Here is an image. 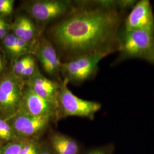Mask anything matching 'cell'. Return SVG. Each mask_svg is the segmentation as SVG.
Returning a JSON list of instances; mask_svg holds the SVG:
<instances>
[{
	"mask_svg": "<svg viewBox=\"0 0 154 154\" xmlns=\"http://www.w3.org/2000/svg\"><path fill=\"white\" fill-rule=\"evenodd\" d=\"M125 0L81 1L49 30V39L66 61L118 50V35L126 15Z\"/></svg>",
	"mask_w": 154,
	"mask_h": 154,
	"instance_id": "cell-1",
	"label": "cell"
},
{
	"mask_svg": "<svg viewBox=\"0 0 154 154\" xmlns=\"http://www.w3.org/2000/svg\"><path fill=\"white\" fill-rule=\"evenodd\" d=\"M117 52L113 66L130 59H140L154 65V33L121 28Z\"/></svg>",
	"mask_w": 154,
	"mask_h": 154,
	"instance_id": "cell-2",
	"label": "cell"
},
{
	"mask_svg": "<svg viewBox=\"0 0 154 154\" xmlns=\"http://www.w3.org/2000/svg\"><path fill=\"white\" fill-rule=\"evenodd\" d=\"M68 82L63 79L58 96L59 118L78 116L93 120L95 114L100 110L102 105L97 102L78 97L67 86Z\"/></svg>",
	"mask_w": 154,
	"mask_h": 154,
	"instance_id": "cell-3",
	"label": "cell"
},
{
	"mask_svg": "<svg viewBox=\"0 0 154 154\" xmlns=\"http://www.w3.org/2000/svg\"><path fill=\"white\" fill-rule=\"evenodd\" d=\"M107 55L90 54L62 62L61 75L68 83L81 84L94 78L98 72L99 62Z\"/></svg>",
	"mask_w": 154,
	"mask_h": 154,
	"instance_id": "cell-4",
	"label": "cell"
},
{
	"mask_svg": "<svg viewBox=\"0 0 154 154\" xmlns=\"http://www.w3.org/2000/svg\"><path fill=\"white\" fill-rule=\"evenodd\" d=\"M25 81L11 70L0 78V118L9 119L18 111Z\"/></svg>",
	"mask_w": 154,
	"mask_h": 154,
	"instance_id": "cell-5",
	"label": "cell"
},
{
	"mask_svg": "<svg viewBox=\"0 0 154 154\" xmlns=\"http://www.w3.org/2000/svg\"><path fill=\"white\" fill-rule=\"evenodd\" d=\"M73 5L74 2L67 0H35L26 1L23 7L33 21L46 24L65 16Z\"/></svg>",
	"mask_w": 154,
	"mask_h": 154,
	"instance_id": "cell-6",
	"label": "cell"
},
{
	"mask_svg": "<svg viewBox=\"0 0 154 154\" xmlns=\"http://www.w3.org/2000/svg\"><path fill=\"white\" fill-rule=\"evenodd\" d=\"M8 121L17 136L24 140H35L54 121L49 117L30 116L20 112H17Z\"/></svg>",
	"mask_w": 154,
	"mask_h": 154,
	"instance_id": "cell-7",
	"label": "cell"
},
{
	"mask_svg": "<svg viewBox=\"0 0 154 154\" xmlns=\"http://www.w3.org/2000/svg\"><path fill=\"white\" fill-rule=\"evenodd\" d=\"M121 28L154 33V14L151 2L148 0L137 1L125 17Z\"/></svg>",
	"mask_w": 154,
	"mask_h": 154,
	"instance_id": "cell-8",
	"label": "cell"
},
{
	"mask_svg": "<svg viewBox=\"0 0 154 154\" xmlns=\"http://www.w3.org/2000/svg\"><path fill=\"white\" fill-rule=\"evenodd\" d=\"M17 112L30 116H47L54 121L59 119L58 110L49 102L35 93L26 85L23 88L22 99Z\"/></svg>",
	"mask_w": 154,
	"mask_h": 154,
	"instance_id": "cell-9",
	"label": "cell"
},
{
	"mask_svg": "<svg viewBox=\"0 0 154 154\" xmlns=\"http://www.w3.org/2000/svg\"><path fill=\"white\" fill-rule=\"evenodd\" d=\"M32 54L37 58L47 74L59 77L62 62L57 50L49 39L44 36L39 37L34 45Z\"/></svg>",
	"mask_w": 154,
	"mask_h": 154,
	"instance_id": "cell-10",
	"label": "cell"
},
{
	"mask_svg": "<svg viewBox=\"0 0 154 154\" xmlns=\"http://www.w3.org/2000/svg\"><path fill=\"white\" fill-rule=\"evenodd\" d=\"M61 81L51 80L45 77L40 72L38 67L33 76L26 81L25 83L35 93L49 102L58 110V96Z\"/></svg>",
	"mask_w": 154,
	"mask_h": 154,
	"instance_id": "cell-11",
	"label": "cell"
},
{
	"mask_svg": "<svg viewBox=\"0 0 154 154\" xmlns=\"http://www.w3.org/2000/svg\"><path fill=\"white\" fill-rule=\"evenodd\" d=\"M10 25L11 33L29 44L34 45L40 37L35 23L28 15L17 16Z\"/></svg>",
	"mask_w": 154,
	"mask_h": 154,
	"instance_id": "cell-12",
	"label": "cell"
},
{
	"mask_svg": "<svg viewBox=\"0 0 154 154\" xmlns=\"http://www.w3.org/2000/svg\"><path fill=\"white\" fill-rule=\"evenodd\" d=\"M50 143L55 154H78L79 151V144L75 139L60 132L52 134Z\"/></svg>",
	"mask_w": 154,
	"mask_h": 154,
	"instance_id": "cell-13",
	"label": "cell"
},
{
	"mask_svg": "<svg viewBox=\"0 0 154 154\" xmlns=\"http://www.w3.org/2000/svg\"><path fill=\"white\" fill-rule=\"evenodd\" d=\"M19 139H21L17 136L8 119L0 118V142L5 144Z\"/></svg>",
	"mask_w": 154,
	"mask_h": 154,
	"instance_id": "cell-14",
	"label": "cell"
},
{
	"mask_svg": "<svg viewBox=\"0 0 154 154\" xmlns=\"http://www.w3.org/2000/svg\"><path fill=\"white\" fill-rule=\"evenodd\" d=\"M4 52L11 59L12 63L16 60L17 37L9 33L2 41Z\"/></svg>",
	"mask_w": 154,
	"mask_h": 154,
	"instance_id": "cell-15",
	"label": "cell"
},
{
	"mask_svg": "<svg viewBox=\"0 0 154 154\" xmlns=\"http://www.w3.org/2000/svg\"><path fill=\"white\" fill-rule=\"evenodd\" d=\"M26 140H28L19 139L14 142L0 144V154H19Z\"/></svg>",
	"mask_w": 154,
	"mask_h": 154,
	"instance_id": "cell-16",
	"label": "cell"
},
{
	"mask_svg": "<svg viewBox=\"0 0 154 154\" xmlns=\"http://www.w3.org/2000/svg\"><path fill=\"white\" fill-rule=\"evenodd\" d=\"M35 57L33 54H26L23 55L16 61L12 63L11 72L17 76H19L22 70L26 67L28 64L33 60Z\"/></svg>",
	"mask_w": 154,
	"mask_h": 154,
	"instance_id": "cell-17",
	"label": "cell"
},
{
	"mask_svg": "<svg viewBox=\"0 0 154 154\" xmlns=\"http://www.w3.org/2000/svg\"><path fill=\"white\" fill-rule=\"evenodd\" d=\"M43 147L38 142L35 140H28L22 146L19 154H39Z\"/></svg>",
	"mask_w": 154,
	"mask_h": 154,
	"instance_id": "cell-18",
	"label": "cell"
},
{
	"mask_svg": "<svg viewBox=\"0 0 154 154\" xmlns=\"http://www.w3.org/2000/svg\"><path fill=\"white\" fill-rule=\"evenodd\" d=\"M38 68V66L37 62L35 57L31 61L26 67L22 70L18 77L21 78L25 82L27 81L30 78L33 76L37 69Z\"/></svg>",
	"mask_w": 154,
	"mask_h": 154,
	"instance_id": "cell-19",
	"label": "cell"
},
{
	"mask_svg": "<svg viewBox=\"0 0 154 154\" xmlns=\"http://www.w3.org/2000/svg\"><path fill=\"white\" fill-rule=\"evenodd\" d=\"M14 0H0V17L10 16L13 11Z\"/></svg>",
	"mask_w": 154,
	"mask_h": 154,
	"instance_id": "cell-20",
	"label": "cell"
},
{
	"mask_svg": "<svg viewBox=\"0 0 154 154\" xmlns=\"http://www.w3.org/2000/svg\"><path fill=\"white\" fill-rule=\"evenodd\" d=\"M112 145H106L90 149L83 154H113Z\"/></svg>",
	"mask_w": 154,
	"mask_h": 154,
	"instance_id": "cell-21",
	"label": "cell"
},
{
	"mask_svg": "<svg viewBox=\"0 0 154 154\" xmlns=\"http://www.w3.org/2000/svg\"><path fill=\"white\" fill-rule=\"evenodd\" d=\"M11 30V25L6 21L5 20L0 17V41L3 39L9 33Z\"/></svg>",
	"mask_w": 154,
	"mask_h": 154,
	"instance_id": "cell-22",
	"label": "cell"
},
{
	"mask_svg": "<svg viewBox=\"0 0 154 154\" xmlns=\"http://www.w3.org/2000/svg\"><path fill=\"white\" fill-rule=\"evenodd\" d=\"M6 61L5 55L4 51L0 50V78L2 77L5 73Z\"/></svg>",
	"mask_w": 154,
	"mask_h": 154,
	"instance_id": "cell-23",
	"label": "cell"
},
{
	"mask_svg": "<svg viewBox=\"0 0 154 154\" xmlns=\"http://www.w3.org/2000/svg\"><path fill=\"white\" fill-rule=\"evenodd\" d=\"M39 154H55L50 147L44 146L41 149Z\"/></svg>",
	"mask_w": 154,
	"mask_h": 154,
	"instance_id": "cell-24",
	"label": "cell"
}]
</instances>
